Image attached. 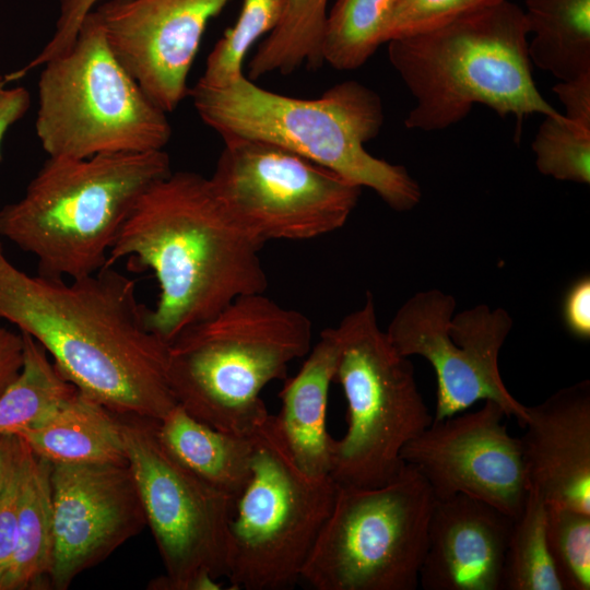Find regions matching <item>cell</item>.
<instances>
[{"label": "cell", "instance_id": "1", "mask_svg": "<svg viewBox=\"0 0 590 590\" xmlns=\"http://www.w3.org/2000/svg\"><path fill=\"white\" fill-rule=\"evenodd\" d=\"M135 288L114 267L70 283L28 275L0 246V320L40 344L80 392L116 414L160 421L177 404L168 343L151 329Z\"/></svg>", "mask_w": 590, "mask_h": 590}, {"label": "cell", "instance_id": "2", "mask_svg": "<svg viewBox=\"0 0 590 590\" xmlns=\"http://www.w3.org/2000/svg\"><path fill=\"white\" fill-rule=\"evenodd\" d=\"M263 245L234 219L209 178L179 170L139 198L106 267L130 258L154 272L160 294L149 323L169 343L236 298L266 292Z\"/></svg>", "mask_w": 590, "mask_h": 590}, {"label": "cell", "instance_id": "3", "mask_svg": "<svg viewBox=\"0 0 590 590\" xmlns=\"http://www.w3.org/2000/svg\"><path fill=\"white\" fill-rule=\"evenodd\" d=\"M189 95L201 120L223 141L258 140L287 149L374 190L396 211L412 210L421 200V188L404 166L365 150L379 134L385 114L379 95L357 81L304 99L264 90L241 75L217 87L197 82Z\"/></svg>", "mask_w": 590, "mask_h": 590}, {"label": "cell", "instance_id": "4", "mask_svg": "<svg viewBox=\"0 0 590 590\" xmlns=\"http://www.w3.org/2000/svg\"><path fill=\"white\" fill-rule=\"evenodd\" d=\"M523 10L505 0L441 26L388 42V57L416 103L408 129L438 131L482 104L518 130L531 114H560L540 94L528 52Z\"/></svg>", "mask_w": 590, "mask_h": 590}, {"label": "cell", "instance_id": "5", "mask_svg": "<svg viewBox=\"0 0 590 590\" xmlns=\"http://www.w3.org/2000/svg\"><path fill=\"white\" fill-rule=\"evenodd\" d=\"M172 172L164 150L48 156L24 196L0 209V235L33 255L42 276L94 274L139 198Z\"/></svg>", "mask_w": 590, "mask_h": 590}, {"label": "cell", "instance_id": "6", "mask_svg": "<svg viewBox=\"0 0 590 590\" xmlns=\"http://www.w3.org/2000/svg\"><path fill=\"white\" fill-rule=\"evenodd\" d=\"M312 323L264 293L240 296L168 343L177 404L222 430L249 434L269 414L260 394L311 349Z\"/></svg>", "mask_w": 590, "mask_h": 590}, {"label": "cell", "instance_id": "7", "mask_svg": "<svg viewBox=\"0 0 590 590\" xmlns=\"http://www.w3.org/2000/svg\"><path fill=\"white\" fill-rule=\"evenodd\" d=\"M42 67L35 130L48 156L151 152L168 143L167 113L117 59L95 10L70 49Z\"/></svg>", "mask_w": 590, "mask_h": 590}, {"label": "cell", "instance_id": "8", "mask_svg": "<svg viewBox=\"0 0 590 590\" xmlns=\"http://www.w3.org/2000/svg\"><path fill=\"white\" fill-rule=\"evenodd\" d=\"M334 381L346 404V432L332 440L330 476L341 486L377 487L404 467V446L433 422L414 368L378 324L374 297L334 327Z\"/></svg>", "mask_w": 590, "mask_h": 590}, {"label": "cell", "instance_id": "9", "mask_svg": "<svg viewBox=\"0 0 590 590\" xmlns=\"http://www.w3.org/2000/svg\"><path fill=\"white\" fill-rule=\"evenodd\" d=\"M252 437L251 474L229 522L227 578L232 589L286 590L300 580L338 485L296 464L274 415Z\"/></svg>", "mask_w": 590, "mask_h": 590}, {"label": "cell", "instance_id": "10", "mask_svg": "<svg viewBox=\"0 0 590 590\" xmlns=\"http://www.w3.org/2000/svg\"><path fill=\"white\" fill-rule=\"evenodd\" d=\"M435 500L408 463L377 487L338 485L300 580L316 590L416 589Z\"/></svg>", "mask_w": 590, "mask_h": 590}, {"label": "cell", "instance_id": "11", "mask_svg": "<svg viewBox=\"0 0 590 590\" xmlns=\"http://www.w3.org/2000/svg\"><path fill=\"white\" fill-rule=\"evenodd\" d=\"M120 418L128 464L165 568L148 588L221 589L217 579L228 573L235 498L178 462L160 441L157 421Z\"/></svg>", "mask_w": 590, "mask_h": 590}, {"label": "cell", "instance_id": "12", "mask_svg": "<svg viewBox=\"0 0 590 590\" xmlns=\"http://www.w3.org/2000/svg\"><path fill=\"white\" fill-rule=\"evenodd\" d=\"M223 142L209 179L234 219L263 244L330 234L357 205L361 187L295 152L258 140Z\"/></svg>", "mask_w": 590, "mask_h": 590}, {"label": "cell", "instance_id": "13", "mask_svg": "<svg viewBox=\"0 0 590 590\" xmlns=\"http://www.w3.org/2000/svg\"><path fill=\"white\" fill-rule=\"evenodd\" d=\"M456 307L448 293L422 291L401 305L386 330L401 355L422 356L433 366L437 379L433 420L493 400L523 426L527 405L510 394L498 367L499 351L512 328L510 315L485 304L455 314Z\"/></svg>", "mask_w": 590, "mask_h": 590}, {"label": "cell", "instance_id": "14", "mask_svg": "<svg viewBox=\"0 0 590 590\" xmlns=\"http://www.w3.org/2000/svg\"><path fill=\"white\" fill-rule=\"evenodd\" d=\"M504 409L484 400L473 412L433 420L401 452L436 499L467 495L511 519L523 509L529 483L520 438L511 436Z\"/></svg>", "mask_w": 590, "mask_h": 590}, {"label": "cell", "instance_id": "15", "mask_svg": "<svg viewBox=\"0 0 590 590\" xmlns=\"http://www.w3.org/2000/svg\"><path fill=\"white\" fill-rule=\"evenodd\" d=\"M50 488L55 548L49 589H68L146 526L128 463L51 464Z\"/></svg>", "mask_w": 590, "mask_h": 590}, {"label": "cell", "instance_id": "16", "mask_svg": "<svg viewBox=\"0 0 590 590\" xmlns=\"http://www.w3.org/2000/svg\"><path fill=\"white\" fill-rule=\"evenodd\" d=\"M231 0H106L97 12L117 59L165 113L189 95L188 75L209 22Z\"/></svg>", "mask_w": 590, "mask_h": 590}, {"label": "cell", "instance_id": "17", "mask_svg": "<svg viewBox=\"0 0 590 590\" xmlns=\"http://www.w3.org/2000/svg\"><path fill=\"white\" fill-rule=\"evenodd\" d=\"M520 438L529 489L546 505L590 514V382L527 406Z\"/></svg>", "mask_w": 590, "mask_h": 590}, {"label": "cell", "instance_id": "18", "mask_svg": "<svg viewBox=\"0 0 590 590\" xmlns=\"http://www.w3.org/2000/svg\"><path fill=\"white\" fill-rule=\"evenodd\" d=\"M512 521L467 495L436 499L418 586L425 590H503Z\"/></svg>", "mask_w": 590, "mask_h": 590}, {"label": "cell", "instance_id": "19", "mask_svg": "<svg viewBox=\"0 0 590 590\" xmlns=\"http://www.w3.org/2000/svg\"><path fill=\"white\" fill-rule=\"evenodd\" d=\"M335 328L324 329L293 377L279 393L281 411L274 415L280 434L296 464L316 477L330 476L331 445L327 405L338 358Z\"/></svg>", "mask_w": 590, "mask_h": 590}, {"label": "cell", "instance_id": "20", "mask_svg": "<svg viewBox=\"0 0 590 590\" xmlns=\"http://www.w3.org/2000/svg\"><path fill=\"white\" fill-rule=\"evenodd\" d=\"M14 435L51 464L128 463L120 415L78 389L43 422Z\"/></svg>", "mask_w": 590, "mask_h": 590}, {"label": "cell", "instance_id": "21", "mask_svg": "<svg viewBox=\"0 0 590 590\" xmlns=\"http://www.w3.org/2000/svg\"><path fill=\"white\" fill-rule=\"evenodd\" d=\"M156 434L178 462L236 500L251 474L252 432L215 428L176 404L156 422Z\"/></svg>", "mask_w": 590, "mask_h": 590}, {"label": "cell", "instance_id": "22", "mask_svg": "<svg viewBox=\"0 0 590 590\" xmlns=\"http://www.w3.org/2000/svg\"><path fill=\"white\" fill-rule=\"evenodd\" d=\"M50 470L51 463L22 440L17 540L0 590L49 589L55 548Z\"/></svg>", "mask_w": 590, "mask_h": 590}, {"label": "cell", "instance_id": "23", "mask_svg": "<svg viewBox=\"0 0 590 590\" xmlns=\"http://www.w3.org/2000/svg\"><path fill=\"white\" fill-rule=\"evenodd\" d=\"M529 58L559 81L590 75V0H524Z\"/></svg>", "mask_w": 590, "mask_h": 590}, {"label": "cell", "instance_id": "24", "mask_svg": "<svg viewBox=\"0 0 590 590\" xmlns=\"http://www.w3.org/2000/svg\"><path fill=\"white\" fill-rule=\"evenodd\" d=\"M328 0H285L280 24L261 42L248 66L251 81L278 72L291 74L303 66L323 64L321 39Z\"/></svg>", "mask_w": 590, "mask_h": 590}, {"label": "cell", "instance_id": "25", "mask_svg": "<svg viewBox=\"0 0 590 590\" xmlns=\"http://www.w3.org/2000/svg\"><path fill=\"white\" fill-rule=\"evenodd\" d=\"M21 333L23 365L0 394V435L36 426L76 391L49 359L46 350L28 334Z\"/></svg>", "mask_w": 590, "mask_h": 590}, {"label": "cell", "instance_id": "26", "mask_svg": "<svg viewBox=\"0 0 590 590\" xmlns=\"http://www.w3.org/2000/svg\"><path fill=\"white\" fill-rule=\"evenodd\" d=\"M398 0H335L321 39L322 61L337 70L362 67L386 43Z\"/></svg>", "mask_w": 590, "mask_h": 590}, {"label": "cell", "instance_id": "27", "mask_svg": "<svg viewBox=\"0 0 590 590\" xmlns=\"http://www.w3.org/2000/svg\"><path fill=\"white\" fill-rule=\"evenodd\" d=\"M545 520L544 499L529 489L522 511L512 521L503 590H563L548 551Z\"/></svg>", "mask_w": 590, "mask_h": 590}, {"label": "cell", "instance_id": "28", "mask_svg": "<svg viewBox=\"0 0 590 590\" xmlns=\"http://www.w3.org/2000/svg\"><path fill=\"white\" fill-rule=\"evenodd\" d=\"M284 9L285 0H243L235 24L214 45L198 82L217 87L244 75L247 52L280 24Z\"/></svg>", "mask_w": 590, "mask_h": 590}, {"label": "cell", "instance_id": "29", "mask_svg": "<svg viewBox=\"0 0 590 590\" xmlns=\"http://www.w3.org/2000/svg\"><path fill=\"white\" fill-rule=\"evenodd\" d=\"M532 150L541 174L558 180L590 182V128L562 114L544 116Z\"/></svg>", "mask_w": 590, "mask_h": 590}, {"label": "cell", "instance_id": "30", "mask_svg": "<svg viewBox=\"0 0 590 590\" xmlns=\"http://www.w3.org/2000/svg\"><path fill=\"white\" fill-rule=\"evenodd\" d=\"M545 534L563 590H589L590 514L546 505Z\"/></svg>", "mask_w": 590, "mask_h": 590}, {"label": "cell", "instance_id": "31", "mask_svg": "<svg viewBox=\"0 0 590 590\" xmlns=\"http://www.w3.org/2000/svg\"><path fill=\"white\" fill-rule=\"evenodd\" d=\"M505 0H398L390 19L386 43L425 32Z\"/></svg>", "mask_w": 590, "mask_h": 590}, {"label": "cell", "instance_id": "32", "mask_svg": "<svg viewBox=\"0 0 590 590\" xmlns=\"http://www.w3.org/2000/svg\"><path fill=\"white\" fill-rule=\"evenodd\" d=\"M59 15L52 36L40 52L22 68L4 74L8 83L25 76L30 71L42 67L46 61L56 58L73 45L84 19L98 5L102 0H57Z\"/></svg>", "mask_w": 590, "mask_h": 590}, {"label": "cell", "instance_id": "33", "mask_svg": "<svg viewBox=\"0 0 590 590\" xmlns=\"http://www.w3.org/2000/svg\"><path fill=\"white\" fill-rule=\"evenodd\" d=\"M21 483L22 440L19 459L0 498V579L8 568L16 546Z\"/></svg>", "mask_w": 590, "mask_h": 590}, {"label": "cell", "instance_id": "34", "mask_svg": "<svg viewBox=\"0 0 590 590\" xmlns=\"http://www.w3.org/2000/svg\"><path fill=\"white\" fill-rule=\"evenodd\" d=\"M563 318L569 333L580 340L590 339V279L576 280L563 303Z\"/></svg>", "mask_w": 590, "mask_h": 590}, {"label": "cell", "instance_id": "35", "mask_svg": "<svg viewBox=\"0 0 590 590\" xmlns=\"http://www.w3.org/2000/svg\"><path fill=\"white\" fill-rule=\"evenodd\" d=\"M553 92L566 109V118L579 126L590 128V75L573 81H559Z\"/></svg>", "mask_w": 590, "mask_h": 590}, {"label": "cell", "instance_id": "36", "mask_svg": "<svg viewBox=\"0 0 590 590\" xmlns=\"http://www.w3.org/2000/svg\"><path fill=\"white\" fill-rule=\"evenodd\" d=\"M24 340L0 326V394L15 379L23 365Z\"/></svg>", "mask_w": 590, "mask_h": 590}, {"label": "cell", "instance_id": "37", "mask_svg": "<svg viewBox=\"0 0 590 590\" xmlns=\"http://www.w3.org/2000/svg\"><path fill=\"white\" fill-rule=\"evenodd\" d=\"M4 75L0 73V145L9 128L23 118L31 105V96L25 87H8Z\"/></svg>", "mask_w": 590, "mask_h": 590}, {"label": "cell", "instance_id": "38", "mask_svg": "<svg viewBox=\"0 0 590 590\" xmlns=\"http://www.w3.org/2000/svg\"><path fill=\"white\" fill-rule=\"evenodd\" d=\"M21 439L14 434L0 435V498L19 459Z\"/></svg>", "mask_w": 590, "mask_h": 590}]
</instances>
